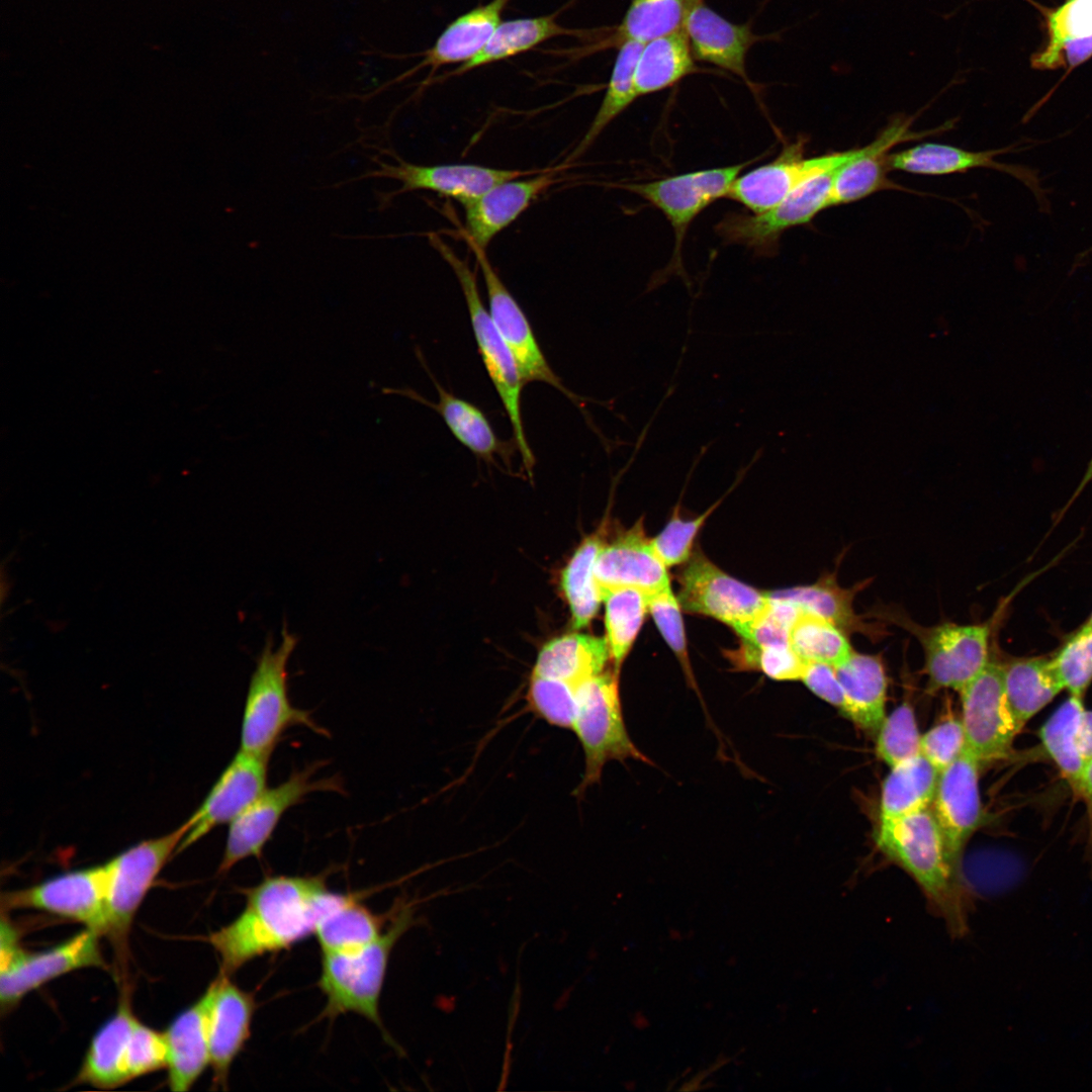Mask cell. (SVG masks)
I'll return each mask as SVG.
<instances>
[{"label":"cell","mask_w":1092,"mask_h":1092,"mask_svg":"<svg viewBox=\"0 0 1092 1092\" xmlns=\"http://www.w3.org/2000/svg\"><path fill=\"white\" fill-rule=\"evenodd\" d=\"M242 893L245 905L240 914L206 937L218 956L219 972L228 976L314 935L318 922L344 897L328 889L323 874L266 876Z\"/></svg>","instance_id":"6da1fadb"},{"label":"cell","mask_w":1092,"mask_h":1092,"mask_svg":"<svg viewBox=\"0 0 1092 1092\" xmlns=\"http://www.w3.org/2000/svg\"><path fill=\"white\" fill-rule=\"evenodd\" d=\"M876 842L918 884L948 932L953 937L964 936L970 904L960 860L949 851L930 807L880 822Z\"/></svg>","instance_id":"7a4b0ae2"},{"label":"cell","mask_w":1092,"mask_h":1092,"mask_svg":"<svg viewBox=\"0 0 1092 1092\" xmlns=\"http://www.w3.org/2000/svg\"><path fill=\"white\" fill-rule=\"evenodd\" d=\"M383 932L370 943L341 952H322L317 986L326 998L321 1017L346 1013L373 1023L393 1044L380 1016V997L394 945L415 923L414 904L397 900Z\"/></svg>","instance_id":"3957f363"},{"label":"cell","mask_w":1092,"mask_h":1092,"mask_svg":"<svg viewBox=\"0 0 1092 1092\" xmlns=\"http://www.w3.org/2000/svg\"><path fill=\"white\" fill-rule=\"evenodd\" d=\"M297 642V637L288 632L286 625L276 649L271 638L266 640L247 692L240 749L270 755L283 734L295 726L329 736L307 711L295 708L289 700L287 663Z\"/></svg>","instance_id":"277c9868"},{"label":"cell","mask_w":1092,"mask_h":1092,"mask_svg":"<svg viewBox=\"0 0 1092 1092\" xmlns=\"http://www.w3.org/2000/svg\"><path fill=\"white\" fill-rule=\"evenodd\" d=\"M430 245L439 253L454 272L467 306L471 328L478 353L486 372L496 390L510 420L515 446L524 467L532 476L535 456L527 440L522 418L523 381L515 359L485 308L480 296L476 274L467 260L461 259L443 239L435 233L427 235Z\"/></svg>","instance_id":"5b68a950"},{"label":"cell","mask_w":1092,"mask_h":1092,"mask_svg":"<svg viewBox=\"0 0 1092 1092\" xmlns=\"http://www.w3.org/2000/svg\"><path fill=\"white\" fill-rule=\"evenodd\" d=\"M577 710L572 730L583 753L584 774L576 793L598 784L605 765L634 759L652 764L630 738L622 711L619 672L604 670L576 688Z\"/></svg>","instance_id":"8992f818"},{"label":"cell","mask_w":1092,"mask_h":1092,"mask_svg":"<svg viewBox=\"0 0 1092 1092\" xmlns=\"http://www.w3.org/2000/svg\"><path fill=\"white\" fill-rule=\"evenodd\" d=\"M875 616L911 633L920 643L928 677V689L960 692L988 664L991 658L989 624L961 625L951 622L926 627L896 608H880Z\"/></svg>","instance_id":"52a82bcc"},{"label":"cell","mask_w":1092,"mask_h":1092,"mask_svg":"<svg viewBox=\"0 0 1092 1092\" xmlns=\"http://www.w3.org/2000/svg\"><path fill=\"white\" fill-rule=\"evenodd\" d=\"M100 934L85 928L64 942L39 951H27L17 942L9 921L1 922L0 1002L14 1007L26 994L64 974L79 969L104 968Z\"/></svg>","instance_id":"ba28073f"},{"label":"cell","mask_w":1092,"mask_h":1092,"mask_svg":"<svg viewBox=\"0 0 1092 1092\" xmlns=\"http://www.w3.org/2000/svg\"><path fill=\"white\" fill-rule=\"evenodd\" d=\"M323 761L294 770L284 782L266 787L230 824L218 873L249 857H260L283 815L315 792L343 793L339 777L314 779Z\"/></svg>","instance_id":"9c48e42d"},{"label":"cell","mask_w":1092,"mask_h":1092,"mask_svg":"<svg viewBox=\"0 0 1092 1092\" xmlns=\"http://www.w3.org/2000/svg\"><path fill=\"white\" fill-rule=\"evenodd\" d=\"M188 830L187 822L174 830L144 840L105 863L106 919L108 936L122 948L130 924L157 876L178 848Z\"/></svg>","instance_id":"30bf717a"},{"label":"cell","mask_w":1092,"mask_h":1092,"mask_svg":"<svg viewBox=\"0 0 1092 1092\" xmlns=\"http://www.w3.org/2000/svg\"><path fill=\"white\" fill-rule=\"evenodd\" d=\"M839 167L807 179L769 210L751 214L727 213L716 224L717 234L725 243L768 255L777 249L786 231L809 223L819 212L831 207V191Z\"/></svg>","instance_id":"8fae6325"},{"label":"cell","mask_w":1092,"mask_h":1092,"mask_svg":"<svg viewBox=\"0 0 1092 1092\" xmlns=\"http://www.w3.org/2000/svg\"><path fill=\"white\" fill-rule=\"evenodd\" d=\"M751 161L640 183L616 184L659 209L674 233L671 267L681 268V250L693 220L714 201L727 197L734 181Z\"/></svg>","instance_id":"7c38bea8"},{"label":"cell","mask_w":1092,"mask_h":1092,"mask_svg":"<svg viewBox=\"0 0 1092 1092\" xmlns=\"http://www.w3.org/2000/svg\"><path fill=\"white\" fill-rule=\"evenodd\" d=\"M960 694L967 748L980 763L1009 758L1023 727L1007 703L1001 662L991 655L985 668Z\"/></svg>","instance_id":"4fadbf2b"},{"label":"cell","mask_w":1092,"mask_h":1092,"mask_svg":"<svg viewBox=\"0 0 1092 1092\" xmlns=\"http://www.w3.org/2000/svg\"><path fill=\"white\" fill-rule=\"evenodd\" d=\"M679 604L690 613L715 618L744 637L765 610L768 598L728 575L701 553L689 559L679 576Z\"/></svg>","instance_id":"5bb4252c"},{"label":"cell","mask_w":1092,"mask_h":1092,"mask_svg":"<svg viewBox=\"0 0 1092 1092\" xmlns=\"http://www.w3.org/2000/svg\"><path fill=\"white\" fill-rule=\"evenodd\" d=\"M459 236L475 257L486 287L488 311L515 359L523 381L546 383L576 402L578 397L551 368L527 315L496 273L485 249L465 236Z\"/></svg>","instance_id":"9a60e30c"},{"label":"cell","mask_w":1092,"mask_h":1092,"mask_svg":"<svg viewBox=\"0 0 1092 1092\" xmlns=\"http://www.w3.org/2000/svg\"><path fill=\"white\" fill-rule=\"evenodd\" d=\"M106 886V869L101 864L6 892L2 906L46 911L82 923L103 936L107 930Z\"/></svg>","instance_id":"2e32d148"},{"label":"cell","mask_w":1092,"mask_h":1092,"mask_svg":"<svg viewBox=\"0 0 1092 1092\" xmlns=\"http://www.w3.org/2000/svg\"><path fill=\"white\" fill-rule=\"evenodd\" d=\"M395 164L376 161L378 168L345 183L367 178H389L400 187L379 195V203L387 204L395 196L415 190H429L450 197L462 205L503 182L537 174L539 170H509L474 164L417 165L393 155Z\"/></svg>","instance_id":"e0dca14e"},{"label":"cell","mask_w":1092,"mask_h":1092,"mask_svg":"<svg viewBox=\"0 0 1092 1092\" xmlns=\"http://www.w3.org/2000/svg\"><path fill=\"white\" fill-rule=\"evenodd\" d=\"M806 138H798L785 145L775 160L739 175L726 198L739 202L752 213L764 212L778 205L807 179L845 164L858 152V148H852L806 158Z\"/></svg>","instance_id":"ac0fdd59"},{"label":"cell","mask_w":1092,"mask_h":1092,"mask_svg":"<svg viewBox=\"0 0 1092 1092\" xmlns=\"http://www.w3.org/2000/svg\"><path fill=\"white\" fill-rule=\"evenodd\" d=\"M270 755L239 749L212 788L186 821L188 830L178 852L215 827L231 824L266 788Z\"/></svg>","instance_id":"d6986e66"},{"label":"cell","mask_w":1092,"mask_h":1092,"mask_svg":"<svg viewBox=\"0 0 1092 1092\" xmlns=\"http://www.w3.org/2000/svg\"><path fill=\"white\" fill-rule=\"evenodd\" d=\"M207 1030L213 1084L228 1086L233 1063L251 1036L257 1003L255 996L219 972L207 987Z\"/></svg>","instance_id":"ffe728a7"},{"label":"cell","mask_w":1092,"mask_h":1092,"mask_svg":"<svg viewBox=\"0 0 1092 1092\" xmlns=\"http://www.w3.org/2000/svg\"><path fill=\"white\" fill-rule=\"evenodd\" d=\"M569 167L563 163L542 169L530 178L503 182L463 204L465 236L478 247L486 249L500 232L512 224L529 206L553 185L561 181L559 174Z\"/></svg>","instance_id":"44dd1931"},{"label":"cell","mask_w":1092,"mask_h":1092,"mask_svg":"<svg viewBox=\"0 0 1092 1092\" xmlns=\"http://www.w3.org/2000/svg\"><path fill=\"white\" fill-rule=\"evenodd\" d=\"M1018 144L986 151H968L950 145L925 143L889 155L891 170L919 175H948L965 173L972 169L990 168L1013 176L1034 195L1042 211L1050 210V202L1042 188L1037 171L1022 165L1002 164L996 157L1019 152L1027 147Z\"/></svg>","instance_id":"7402d4cb"},{"label":"cell","mask_w":1092,"mask_h":1092,"mask_svg":"<svg viewBox=\"0 0 1092 1092\" xmlns=\"http://www.w3.org/2000/svg\"><path fill=\"white\" fill-rule=\"evenodd\" d=\"M980 761L967 748L939 772L930 809L951 854L960 860L984 815L979 789Z\"/></svg>","instance_id":"603a6c76"},{"label":"cell","mask_w":1092,"mask_h":1092,"mask_svg":"<svg viewBox=\"0 0 1092 1092\" xmlns=\"http://www.w3.org/2000/svg\"><path fill=\"white\" fill-rule=\"evenodd\" d=\"M913 119V116H897L872 143L859 148L851 160L839 167L833 181L831 206L852 203L882 190H907L888 177L889 155L898 144L923 135L910 131Z\"/></svg>","instance_id":"cb8c5ba5"},{"label":"cell","mask_w":1092,"mask_h":1092,"mask_svg":"<svg viewBox=\"0 0 1092 1092\" xmlns=\"http://www.w3.org/2000/svg\"><path fill=\"white\" fill-rule=\"evenodd\" d=\"M595 577L601 594L632 587L647 597L670 587L666 566L652 550L642 519L603 547L596 561Z\"/></svg>","instance_id":"d4e9b609"},{"label":"cell","mask_w":1092,"mask_h":1092,"mask_svg":"<svg viewBox=\"0 0 1092 1092\" xmlns=\"http://www.w3.org/2000/svg\"><path fill=\"white\" fill-rule=\"evenodd\" d=\"M682 28L695 60L720 67L749 84L746 56L761 39L750 23H733L702 1L687 8Z\"/></svg>","instance_id":"484cf974"},{"label":"cell","mask_w":1092,"mask_h":1092,"mask_svg":"<svg viewBox=\"0 0 1092 1092\" xmlns=\"http://www.w3.org/2000/svg\"><path fill=\"white\" fill-rule=\"evenodd\" d=\"M416 355L434 383L438 393L437 402L426 399L410 387H383L382 392L408 397L436 411L452 435L479 459L494 463L496 457H502L508 462L512 445L497 437L484 413L475 404L444 388L431 373L419 348H416Z\"/></svg>","instance_id":"4316f807"},{"label":"cell","mask_w":1092,"mask_h":1092,"mask_svg":"<svg viewBox=\"0 0 1092 1092\" xmlns=\"http://www.w3.org/2000/svg\"><path fill=\"white\" fill-rule=\"evenodd\" d=\"M510 1L491 0L459 15L446 26L429 50L414 55L423 57L420 63L385 83L381 88L402 81L419 70L430 67L428 78L421 84L423 86L433 78L440 67L464 64L471 60L486 44L503 22L502 15Z\"/></svg>","instance_id":"83f0119b"},{"label":"cell","mask_w":1092,"mask_h":1092,"mask_svg":"<svg viewBox=\"0 0 1092 1092\" xmlns=\"http://www.w3.org/2000/svg\"><path fill=\"white\" fill-rule=\"evenodd\" d=\"M1039 8L1046 39L1030 59L1033 69L1070 72L1092 57V0H1065L1055 8Z\"/></svg>","instance_id":"f1b7e54d"},{"label":"cell","mask_w":1092,"mask_h":1092,"mask_svg":"<svg viewBox=\"0 0 1092 1092\" xmlns=\"http://www.w3.org/2000/svg\"><path fill=\"white\" fill-rule=\"evenodd\" d=\"M207 990L179 1013L164 1032L168 1048V1084L172 1091L184 1092L210 1066Z\"/></svg>","instance_id":"f546056e"},{"label":"cell","mask_w":1092,"mask_h":1092,"mask_svg":"<svg viewBox=\"0 0 1092 1092\" xmlns=\"http://www.w3.org/2000/svg\"><path fill=\"white\" fill-rule=\"evenodd\" d=\"M560 11L549 15L503 21L480 52L468 62L442 75L439 80L461 76L474 69L507 60L554 37H587L597 33L592 30L563 26L557 20Z\"/></svg>","instance_id":"4dcf8cb0"},{"label":"cell","mask_w":1092,"mask_h":1092,"mask_svg":"<svg viewBox=\"0 0 1092 1092\" xmlns=\"http://www.w3.org/2000/svg\"><path fill=\"white\" fill-rule=\"evenodd\" d=\"M136 1019L128 1001L122 999L115 1013L92 1038L77 1075L79 1083L110 1089L129 1081L126 1052Z\"/></svg>","instance_id":"1f68e13d"},{"label":"cell","mask_w":1092,"mask_h":1092,"mask_svg":"<svg viewBox=\"0 0 1092 1092\" xmlns=\"http://www.w3.org/2000/svg\"><path fill=\"white\" fill-rule=\"evenodd\" d=\"M834 668L848 703L846 718L877 732L886 717L887 676L881 655L853 650Z\"/></svg>","instance_id":"d6a6232c"},{"label":"cell","mask_w":1092,"mask_h":1092,"mask_svg":"<svg viewBox=\"0 0 1092 1092\" xmlns=\"http://www.w3.org/2000/svg\"><path fill=\"white\" fill-rule=\"evenodd\" d=\"M868 581L842 587L835 573H827L810 585L795 586L766 594L770 598L790 601L802 610L818 615L841 629L847 635L860 633L871 639L882 636V629L862 621L853 609L856 594Z\"/></svg>","instance_id":"836d02e7"},{"label":"cell","mask_w":1092,"mask_h":1092,"mask_svg":"<svg viewBox=\"0 0 1092 1092\" xmlns=\"http://www.w3.org/2000/svg\"><path fill=\"white\" fill-rule=\"evenodd\" d=\"M1001 665L1007 703L1022 727L1065 690L1053 658H1012Z\"/></svg>","instance_id":"e575fe53"},{"label":"cell","mask_w":1092,"mask_h":1092,"mask_svg":"<svg viewBox=\"0 0 1092 1092\" xmlns=\"http://www.w3.org/2000/svg\"><path fill=\"white\" fill-rule=\"evenodd\" d=\"M611 655L606 639L570 633L540 650L532 674L562 680L573 688L603 672Z\"/></svg>","instance_id":"d590c367"},{"label":"cell","mask_w":1092,"mask_h":1092,"mask_svg":"<svg viewBox=\"0 0 1092 1092\" xmlns=\"http://www.w3.org/2000/svg\"><path fill=\"white\" fill-rule=\"evenodd\" d=\"M367 891L349 892L314 931L322 952L356 949L375 940L385 929L390 911L374 913L364 903Z\"/></svg>","instance_id":"8d00e7d4"},{"label":"cell","mask_w":1092,"mask_h":1092,"mask_svg":"<svg viewBox=\"0 0 1092 1092\" xmlns=\"http://www.w3.org/2000/svg\"><path fill=\"white\" fill-rule=\"evenodd\" d=\"M700 69L682 29L645 43L635 69L638 96L672 87Z\"/></svg>","instance_id":"74e56055"},{"label":"cell","mask_w":1092,"mask_h":1092,"mask_svg":"<svg viewBox=\"0 0 1092 1092\" xmlns=\"http://www.w3.org/2000/svg\"><path fill=\"white\" fill-rule=\"evenodd\" d=\"M938 778L921 753L892 766L882 786L880 822L930 807Z\"/></svg>","instance_id":"f35d334b"},{"label":"cell","mask_w":1092,"mask_h":1092,"mask_svg":"<svg viewBox=\"0 0 1092 1092\" xmlns=\"http://www.w3.org/2000/svg\"><path fill=\"white\" fill-rule=\"evenodd\" d=\"M1084 708L1083 698L1069 696L1038 730L1044 752L1074 792L1082 797V775L1086 762L1080 750L1079 723Z\"/></svg>","instance_id":"ab89813d"},{"label":"cell","mask_w":1092,"mask_h":1092,"mask_svg":"<svg viewBox=\"0 0 1092 1092\" xmlns=\"http://www.w3.org/2000/svg\"><path fill=\"white\" fill-rule=\"evenodd\" d=\"M644 44L638 41H626L619 47L599 110L582 139L566 159V163L583 155L603 130L639 97L635 87V69Z\"/></svg>","instance_id":"60d3db41"},{"label":"cell","mask_w":1092,"mask_h":1092,"mask_svg":"<svg viewBox=\"0 0 1092 1092\" xmlns=\"http://www.w3.org/2000/svg\"><path fill=\"white\" fill-rule=\"evenodd\" d=\"M604 546L602 534L599 532L586 537L561 574V588L576 629L584 628L590 623L602 601L601 589L595 577V565Z\"/></svg>","instance_id":"b9f144b4"},{"label":"cell","mask_w":1092,"mask_h":1092,"mask_svg":"<svg viewBox=\"0 0 1092 1092\" xmlns=\"http://www.w3.org/2000/svg\"><path fill=\"white\" fill-rule=\"evenodd\" d=\"M685 0H632L622 21L601 48L620 47L626 41L647 43L682 29Z\"/></svg>","instance_id":"7bdbcfd3"},{"label":"cell","mask_w":1092,"mask_h":1092,"mask_svg":"<svg viewBox=\"0 0 1092 1092\" xmlns=\"http://www.w3.org/2000/svg\"><path fill=\"white\" fill-rule=\"evenodd\" d=\"M605 603L606 641L614 669L620 672L648 611L646 596L632 587L602 593Z\"/></svg>","instance_id":"ee69618b"},{"label":"cell","mask_w":1092,"mask_h":1092,"mask_svg":"<svg viewBox=\"0 0 1092 1092\" xmlns=\"http://www.w3.org/2000/svg\"><path fill=\"white\" fill-rule=\"evenodd\" d=\"M847 636L828 620L802 610L791 629L790 644L806 662L819 661L836 666L853 651Z\"/></svg>","instance_id":"f6af8a7d"},{"label":"cell","mask_w":1092,"mask_h":1092,"mask_svg":"<svg viewBox=\"0 0 1092 1092\" xmlns=\"http://www.w3.org/2000/svg\"><path fill=\"white\" fill-rule=\"evenodd\" d=\"M876 753L889 766L920 754V739L914 711L908 702L886 716L878 729Z\"/></svg>","instance_id":"bcb514c9"},{"label":"cell","mask_w":1092,"mask_h":1092,"mask_svg":"<svg viewBox=\"0 0 1092 1092\" xmlns=\"http://www.w3.org/2000/svg\"><path fill=\"white\" fill-rule=\"evenodd\" d=\"M527 701L532 711L547 723L572 729L576 710V689L551 677L531 674Z\"/></svg>","instance_id":"7dc6e473"},{"label":"cell","mask_w":1092,"mask_h":1092,"mask_svg":"<svg viewBox=\"0 0 1092 1092\" xmlns=\"http://www.w3.org/2000/svg\"><path fill=\"white\" fill-rule=\"evenodd\" d=\"M1052 658L1069 696L1084 699L1092 684V630L1079 627Z\"/></svg>","instance_id":"c3c4849f"},{"label":"cell","mask_w":1092,"mask_h":1092,"mask_svg":"<svg viewBox=\"0 0 1092 1092\" xmlns=\"http://www.w3.org/2000/svg\"><path fill=\"white\" fill-rule=\"evenodd\" d=\"M730 657L736 668L759 670L775 680H801L807 663L791 646L758 648L747 641Z\"/></svg>","instance_id":"681fc988"},{"label":"cell","mask_w":1092,"mask_h":1092,"mask_svg":"<svg viewBox=\"0 0 1092 1092\" xmlns=\"http://www.w3.org/2000/svg\"><path fill=\"white\" fill-rule=\"evenodd\" d=\"M646 599L648 612L664 640L677 656L690 686L698 692L688 656L679 601L673 596L670 587L647 596Z\"/></svg>","instance_id":"f907efd6"},{"label":"cell","mask_w":1092,"mask_h":1092,"mask_svg":"<svg viewBox=\"0 0 1092 1092\" xmlns=\"http://www.w3.org/2000/svg\"><path fill=\"white\" fill-rule=\"evenodd\" d=\"M168 1048L164 1033H161L136 1019L126 1052V1072L128 1079L144 1076L167 1068Z\"/></svg>","instance_id":"816d5d0a"},{"label":"cell","mask_w":1092,"mask_h":1092,"mask_svg":"<svg viewBox=\"0 0 1092 1092\" xmlns=\"http://www.w3.org/2000/svg\"><path fill=\"white\" fill-rule=\"evenodd\" d=\"M715 507L692 520L673 516L663 531L650 540L652 550L666 567L690 559L695 538Z\"/></svg>","instance_id":"f5cc1de1"},{"label":"cell","mask_w":1092,"mask_h":1092,"mask_svg":"<svg viewBox=\"0 0 1092 1092\" xmlns=\"http://www.w3.org/2000/svg\"><path fill=\"white\" fill-rule=\"evenodd\" d=\"M966 744L962 721L950 717L921 735L920 753L940 772L963 753Z\"/></svg>","instance_id":"db71d44e"},{"label":"cell","mask_w":1092,"mask_h":1092,"mask_svg":"<svg viewBox=\"0 0 1092 1092\" xmlns=\"http://www.w3.org/2000/svg\"><path fill=\"white\" fill-rule=\"evenodd\" d=\"M801 680L814 695L837 708L846 717L848 703L834 666L819 661H807Z\"/></svg>","instance_id":"11a10c76"},{"label":"cell","mask_w":1092,"mask_h":1092,"mask_svg":"<svg viewBox=\"0 0 1092 1092\" xmlns=\"http://www.w3.org/2000/svg\"><path fill=\"white\" fill-rule=\"evenodd\" d=\"M790 632L791 628L771 616L765 608L742 639L758 648L787 647L791 646Z\"/></svg>","instance_id":"9f6ffc18"},{"label":"cell","mask_w":1092,"mask_h":1092,"mask_svg":"<svg viewBox=\"0 0 1092 1092\" xmlns=\"http://www.w3.org/2000/svg\"><path fill=\"white\" fill-rule=\"evenodd\" d=\"M1079 743L1082 756L1087 763L1092 758V710L1086 707L1082 711L1079 723Z\"/></svg>","instance_id":"6f0895ef"},{"label":"cell","mask_w":1092,"mask_h":1092,"mask_svg":"<svg viewBox=\"0 0 1092 1092\" xmlns=\"http://www.w3.org/2000/svg\"><path fill=\"white\" fill-rule=\"evenodd\" d=\"M1091 481H1092V455H1091V457H1090V459H1089V461H1088V463L1086 465L1085 472H1084L1079 484L1077 485L1076 489L1074 490V492L1072 493L1071 497L1068 499V502L1066 503L1064 508L1060 511L1059 516H1058V520L1064 516V514L1070 509V507L1074 504V502L1079 497V495L1082 493V491L1087 487V485Z\"/></svg>","instance_id":"680465c9"},{"label":"cell","mask_w":1092,"mask_h":1092,"mask_svg":"<svg viewBox=\"0 0 1092 1092\" xmlns=\"http://www.w3.org/2000/svg\"><path fill=\"white\" fill-rule=\"evenodd\" d=\"M1083 797L1092 801V758L1086 763L1082 775Z\"/></svg>","instance_id":"91938a15"},{"label":"cell","mask_w":1092,"mask_h":1092,"mask_svg":"<svg viewBox=\"0 0 1092 1092\" xmlns=\"http://www.w3.org/2000/svg\"><path fill=\"white\" fill-rule=\"evenodd\" d=\"M1091 254H1092V247H1090V248H1089V249H1087L1086 251H1083V252H1081V253H1080V254H1079V255L1077 256V258H1076V260H1075V264H1074V266H1073V267H1075V266H1079L1080 264H1082V263L1084 262V260H1085L1086 258H1088V257H1089V256H1090Z\"/></svg>","instance_id":"94428289"},{"label":"cell","mask_w":1092,"mask_h":1092,"mask_svg":"<svg viewBox=\"0 0 1092 1092\" xmlns=\"http://www.w3.org/2000/svg\"><path fill=\"white\" fill-rule=\"evenodd\" d=\"M1080 627L1086 630H1092V612L1087 618V620Z\"/></svg>","instance_id":"6125c7cd"},{"label":"cell","mask_w":1092,"mask_h":1092,"mask_svg":"<svg viewBox=\"0 0 1092 1092\" xmlns=\"http://www.w3.org/2000/svg\"><path fill=\"white\" fill-rule=\"evenodd\" d=\"M702 1H703V0H685V2H686V5H687V8H688L689 6H692V5H694V4H696V3H699V2H702Z\"/></svg>","instance_id":"be15d7a7"}]
</instances>
